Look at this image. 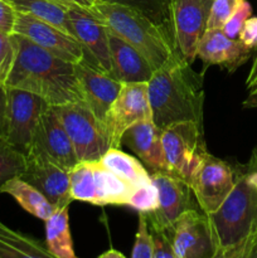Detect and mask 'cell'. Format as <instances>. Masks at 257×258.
<instances>
[{"mask_svg": "<svg viewBox=\"0 0 257 258\" xmlns=\"http://www.w3.org/2000/svg\"><path fill=\"white\" fill-rule=\"evenodd\" d=\"M14 62L5 86L34 93L49 106L83 102L75 64L12 33Z\"/></svg>", "mask_w": 257, "mask_h": 258, "instance_id": "obj_1", "label": "cell"}, {"mask_svg": "<svg viewBox=\"0 0 257 258\" xmlns=\"http://www.w3.org/2000/svg\"><path fill=\"white\" fill-rule=\"evenodd\" d=\"M203 75L180 54L154 71L148 82L151 121L164 130L169 125L191 121L203 126Z\"/></svg>", "mask_w": 257, "mask_h": 258, "instance_id": "obj_2", "label": "cell"}, {"mask_svg": "<svg viewBox=\"0 0 257 258\" xmlns=\"http://www.w3.org/2000/svg\"><path fill=\"white\" fill-rule=\"evenodd\" d=\"M91 9L110 32L140 52L154 71L179 54L171 30L155 24L143 13L100 0H95Z\"/></svg>", "mask_w": 257, "mask_h": 258, "instance_id": "obj_3", "label": "cell"}, {"mask_svg": "<svg viewBox=\"0 0 257 258\" xmlns=\"http://www.w3.org/2000/svg\"><path fill=\"white\" fill-rule=\"evenodd\" d=\"M206 216L216 248L236 246L257 233V186L239 165L231 193L217 211Z\"/></svg>", "mask_w": 257, "mask_h": 258, "instance_id": "obj_4", "label": "cell"}, {"mask_svg": "<svg viewBox=\"0 0 257 258\" xmlns=\"http://www.w3.org/2000/svg\"><path fill=\"white\" fill-rule=\"evenodd\" d=\"M78 161H98L110 149L103 125L83 102L55 106Z\"/></svg>", "mask_w": 257, "mask_h": 258, "instance_id": "obj_5", "label": "cell"}, {"mask_svg": "<svg viewBox=\"0 0 257 258\" xmlns=\"http://www.w3.org/2000/svg\"><path fill=\"white\" fill-rule=\"evenodd\" d=\"M164 154L169 173L189 181L208 150L203 136V126L191 121L169 125L161 130Z\"/></svg>", "mask_w": 257, "mask_h": 258, "instance_id": "obj_6", "label": "cell"}, {"mask_svg": "<svg viewBox=\"0 0 257 258\" xmlns=\"http://www.w3.org/2000/svg\"><path fill=\"white\" fill-rule=\"evenodd\" d=\"M145 120H151L148 82L122 83L102 123L110 149L122 148V136L127 128Z\"/></svg>", "mask_w": 257, "mask_h": 258, "instance_id": "obj_7", "label": "cell"}, {"mask_svg": "<svg viewBox=\"0 0 257 258\" xmlns=\"http://www.w3.org/2000/svg\"><path fill=\"white\" fill-rule=\"evenodd\" d=\"M236 181V168L207 153L189 178L193 196L204 214L213 213L228 197Z\"/></svg>", "mask_w": 257, "mask_h": 258, "instance_id": "obj_8", "label": "cell"}, {"mask_svg": "<svg viewBox=\"0 0 257 258\" xmlns=\"http://www.w3.org/2000/svg\"><path fill=\"white\" fill-rule=\"evenodd\" d=\"M7 134L8 143L27 155L33 143L40 115L48 105L34 93L7 87Z\"/></svg>", "mask_w": 257, "mask_h": 258, "instance_id": "obj_9", "label": "cell"}, {"mask_svg": "<svg viewBox=\"0 0 257 258\" xmlns=\"http://www.w3.org/2000/svg\"><path fill=\"white\" fill-rule=\"evenodd\" d=\"M150 176L158 190L159 204L155 211L144 214L150 228L170 233L181 214L196 209L191 199L193 191L188 181L169 171H154Z\"/></svg>", "mask_w": 257, "mask_h": 258, "instance_id": "obj_10", "label": "cell"}, {"mask_svg": "<svg viewBox=\"0 0 257 258\" xmlns=\"http://www.w3.org/2000/svg\"><path fill=\"white\" fill-rule=\"evenodd\" d=\"M212 0H173L171 33L174 43L185 62L196 60L199 42L207 30Z\"/></svg>", "mask_w": 257, "mask_h": 258, "instance_id": "obj_11", "label": "cell"}, {"mask_svg": "<svg viewBox=\"0 0 257 258\" xmlns=\"http://www.w3.org/2000/svg\"><path fill=\"white\" fill-rule=\"evenodd\" d=\"M73 35L83 49V62L110 75L111 59L108 49V29L91 8H68Z\"/></svg>", "mask_w": 257, "mask_h": 258, "instance_id": "obj_12", "label": "cell"}, {"mask_svg": "<svg viewBox=\"0 0 257 258\" xmlns=\"http://www.w3.org/2000/svg\"><path fill=\"white\" fill-rule=\"evenodd\" d=\"M40 191L55 208L68 207L71 196L68 170L39 151L25 155V169L19 176Z\"/></svg>", "mask_w": 257, "mask_h": 258, "instance_id": "obj_13", "label": "cell"}, {"mask_svg": "<svg viewBox=\"0 0 257 258\" xmlns=\"http://www.w3.org/2000/svg\"><path fill=\"white\" fill-rule=\"evenodd\" d=\"M13 33L23 35L55 57L73 64L83 59V49L75 37L29 14L17 12Z\"/></svg>", "mask_w": 257, "mask_h": 258, "instance_id": "obj_14", "label": "cell"}, {"mask_svg": "<svg viewBox=\"0 0 257 258\" xmlns=\"http://www.w3.org/2000/svg\"><path fill=\"white\" fill-rule=\"evenodd\" d=\"M169 236L178 258H211L216 251L208 218L197 208L181 214Z\"/></svg>", "mask_w": 257, "mask_h": 258, "instance_id": "obj_15", "label": "cell"}, {"mask_svg": "<svg viewBox=\"0 0 257 258\" xmlns=\"http://www.w3.org/2000/svg\"><path fill=\"white\" fill-rule=\"evenodd\" d=\"M30 151L45 154L68 171L78 163L70 136L53 106H47L40 115Z\"/></svg>", "mask_w": 257, "mask_h": 258, "instance_id": "obj_16", "label": "cell"}, {"mask_svg": "<svg viewBox=\"0 0 257 258\" xmlns=\"http://www.w3.org/2000/svg\"><path fill=\"white\" fill-rule=\"evenodd\" d=\"M75 72L83 103L103 123L122 83L83 60L75 63Z\"/></svg>", "mask_w": 257, "mask_h": 258, "instance_id": "obj_17", "label": "cell"}, {"mask_svg": "<svg viewBox=\"0 0 257 258\" xmlns=\"http://www.w3.org/2000/svg\"><path fill=\"white\" fill-rule=\"evenodd\" d=\"M253 50L238 39L228 38L221 29H209L199 42L197 57L203 62L204 71L211 66H219L228 72H234L253 54Z\"/></svg>", "mask_w": 257, "mask_h": 258, "instance_id": "obj_18", "label": "cell"}, {"mask_svg": "<svg viewBox=\"0 0 257 258\" xmlns=\"http://www.w3.org/2000/svg\"><path fill=\"white\" fill-rule=\"evenodd\" d=\"M110 76L121 83L149 82L154 70L140 52L108 30Z\"/></svg>", "mask_w": 257, "mask_h": 258, "instance_id": "obj_19", "label": "cell"}, {"mask_svg": "<svg viewBox=\"0 0 257 258\" xmlns=\"http://www.w3.org/2000/svg\"><path fill=\"white\" fill-rule=\"evenodd\" d=\"M122 145L127 146L154 171H168L161 130L151 120L140 121L127 128L122 136Z\"/></svg>", "mask_w": 257, "mask_h": 258, "instance_id": "obj_20", "label": "cell"}, {"mask_svg": "<svg viewBox=\"0 0 257 258\" xmlns=\"http://www.w3.org/2000/svg\"><path fill=\"white\" fill-rule=\"evenodd\" d=\"M96 206H127L135 186L121 179L98 161H93Z\"/></svg>", "mask_w": 257, "mask_h": 258, "instance_id": "obj_21", "label": "cell"}, {"mask_svg": "<svg viewBox=\"0 0 257 258\" xmlns=\"http://www.w3.org/2000/svg\"><path fill=\"white\" fill-rule=\"evenodd\" d=\"M0 258H57L43 242L0 221Z\"/></svg>", "mask_w": 257, "mask_h": 258, "instance_id": "obj_22", "label": "cell"}, {"mask_svg": "<svg viewBox=\"0 0 257 258\" xmlns=\"http://www.w3.org/2000/svg\"><path fill=\"white\" fill-rule=\"evenodd\" d=\"M68 209L70 206L57 208L45 221V246L57 258H80L73 247Z\"/></svg>", "mask_w": 257, "mask_h": 258, "instance_id": "obj_23", "label": "cell"}, {"mask_svg": "<svg viewBox=\"0 0 257 258\" xmlns=\"http://www.w3.org/2000/svg\"><path fill=\"white\" fill-rule=\"evenodd\" d=\"M2 193L13 197L25 212L44 222L57 209L38 189L28 184L19 176L7 181L3 186Z\"/></svg>", "mask_w": 257, "mask_h": 258, "instance_id": "obj_24", "label": "cell"}, {"mask_svg": "<svg viewBox=\"0 0 257 258\" xmlns=\"http://www.w3.org/2000/svg\"><path fill=\"white\" fill-rule=\"evenodd\" d=\"M8 2L12 4L15 12L38 18L75 37L68 17V7L66 5L53 0H8Z\"/></svg>", "mask_w": 257, "mask_h": 258, "instance_id": "obj_25", "label": "cell"}, {"mask_svg": "<svg viewBox=\"0 0 257 258\" xmlns=\"http://www.w3.org/2000/svg\"><path fill=\"white\" fill-rule=\"evenodd\" d=\"M100 163L135 188L151 181V176L145 166L121 149H108L100 159Z\"/></svg>", "mask_w": 257, "mask_h": 258, "instance_id": "obj_26", "label": "cell"}, {"mask_svg": "<svg viewBox=\"0 0 257 258\" xmlns=\"http://www.w3.org/2000/svg\"><path fill=\"white\" fill-rule=\"evenodd\" d=\"M131 8L153 20L155 24L171 30V2L173 0H100Z\"/></svg>", "mask_w": 257, "mask_h": 258, "instance_id": "obj_27", "label": "cell"}, {"mask_svg": "<svg viewBox=\"0 0 257 258\" xmlns=\"http://www.w3.org/2000/svg\"><path fill=\"white\" fill-rule=\"evenodd\" d=\"M25 169V156L13 148L7 139H0V194L7 181L22 175Z\"/></svg>", "mask_w": 257, "mask_h": 258, "instance_id": "obj_28", "label": "cell"}, {"mask_svg": "<svg viewBox=\"0 0 257 258\" xmlns=\"http://www.w3.org/2000/svg\"><path fill=\"white\" fill-rule=\"evenodd\" d=\"M159 199L158 190L154 185L153 180L149 183L143 184L140 186H136L128 201L127 207L135 209L139 213H151L158 208Z\"/></svg>", "mask_w": 257, "mask_h": 258, "instance_id": "obj_29", "label": "cell"}, {"mask_svg": "<svg viewBox=\"0 0 257 258\" xmlns=\"http://www.w3.org/2000/svg\"><path fill=\"white\" fill-rule=\"evenodd\" d=\"M131 258H154L153 234L149 227L148 218L144 213H139L138 231H136Z\"/></svg>", "mask_w": 257, "mask_h": 258, "instance_id": "obj_30", "label": "cell"}, {"mask_svg": "<svg viewBox=\"0 0 257 258\" xmlns=\"http://www.w3.org/2000/svg\"><path fill=\"white\" fill-rule=\"evenodd\" d=\"M241 2L242 0H212L207 30L222 29L224 23L228 20Z\"/></svg>", "mask_w": 257, "mask_h": 258, "instance_id": "obj_31", "label": "cell"}, {"mask_svg": "<svg viewBox=\"0 0 257 258\" xmlns=\"http://www.w3.org/2000/svg\"><path fill=\"white\" fill-rule=\"evenodd\" d=\"M249 17H252V7L247 0H242L236 8L231 17L228 18L224 25L222 27V32L232 39H237L238 38L239 32H241L242 27L246 23V20Z\"/></svg>", "mask_w": 257, "mask_h": 258, "instance_id": "obj_32", "label": "cell"}, {"mask_svg": "<svg viewBox=\"0 0 257 258\" xmlns=\"http://www.w3.org/2000/svg\"><path fill=\"white\" fill-rule=\"evenodd\" d=\"M15 48L12 34L0 30V83L5 85L14 62Z\"/></svg>", "mask_w": 257, "mask_h": 258, "instance_id": "obj_33", "label": "cell"}, {"mask_svg": "<svg viewBox=\"0 0 257 258\" xmlns=\"http://www.w3.org/2000/svg\"><path fill=\"white\" fill-rule=\"evenodd\" d=\"M154 239V258H178L168 232L150 228Z\"/></svg>", "mask_w": 257, "mask_h": 258, "instance_id": "obj_34", "label": "cell"}, {"mask_svg": "<svg viewBox=\"0 0 257 258\" xmlns=\"http://www.w3.org/2000/svg\"><path fill=\"white\" fill-rule=\"evenodd\" d=\"M257 233L247 238L246 241L241 242V243L236 244L232 247H219L216 248L214 253L212 254L211 258H244L248 253L249 248L253 244L254 239H256Z\"/></svg>", "mask_w": 257, "mask_h": 258, "instance_id": "obj_35", "label": "cell"}, {"mask_svg": "<svg viewBox=\"0 0 257 258\" xmlns=\"http://www.w3.org/2000/svg\"><path fill=\"white\" fill-rule=\"evenodd\" d=\"M237 39L253 52L257 49V17H249L246 20Z\"/></svg>", "mask_w": 257, "mask_h": 258, "instance_id": "obj_36", "label": "cell"}, {"mask_svg": "<svg viewBox=\"0 0 257 258\" xmlns=\"http://www.w3.org/2000/svg\"><path fill=\"white\" fill-rule=\"evenodd\" d=\"M17 12L8 0H0V30L12 34Z\"/></svg>", "mask_w": 257, "mask_h": 258, "instance_id": "obj_37", "label": "cell"}, {"mask_svg": "<svg viewBox=\"0 0 257 258\" xmlns=\"http://www.w3.org/2000/svg\"><path fill=\"white\" fill-rule=\"evenodd\" d=\"M7 86L0 83V139H4L7 134Z\"/></svg>", "mask_w": 257, "mask_h": 258, "instance_id": "obj_38", "label": "cell"}, {"mask_svg": "<svg viewBox=\"0 0 257 258\" xmlns=\"http://www.w3.org/2000/svg\"><path fill=\"white\" fill-rule=\"evenodd\" d=\"M239 168H241L242 171L248 176L249 180L257 186V159L249 156V160L247 161L246 164L239 165Z\"/></svg>", "mask_w": 257, "mask_h": 258, "instance_id": "obj_39", "label": "cell"}, {"mask_svg": "<svg viewBox=\"0 0 257 258\" xmlns=\"http://www.w3.org/2000/svg\"><path fill=\"white\" fill-rule=\"evenodd\" d=\"M55 3H59V4L66 5V7H75V5H80V7L85 8H91L93 5L95 0H53Z\"/></svg>", "mask_w": 257, "mask_h": 258, "instance_id": "obj_40", "label": "cell"}, {"mask_svg": "<svg viewBox=\"0 0 257 258\" xmlns=\"http://www.w3.org/2000/svg\"><path fill=\"white\" fill-rule=\"evenodd\" d=\"M257 78V49L254 50L253 53V60H252V66L249 68V72L247 75V80H246V87H248L252 82Z\"/></svg>", "mask_w": 257, "mask_h": 258, "instance_id": "obj_41", "label": "cell"}, {"mask_svg": "<svg viewBox=\"0 0 257 258\" xmlns=\"http://www.w3.org/2000/svg\"><path fill=\"white\" fill-rule=\"evenodd\" d=\"M244 108H257V90L251 91L242 103Z\"/></svg>", "mask_w": 257, "mask_h": 258, "instance_id": "obj_42", "label": "cell"}, {"mask_svg": "<svg viewBox=\"0 0 257 258\" xmlns=\"http://www.w3.org/2000/svg\"><path fill=\"white\" fill-rule=\"evenodd\" d=\"M98 258H126V257L125 254L118 252L117 249H108V251L103 252L102 254H100Z\"/></svg>", "mask_w": 257, "mask_h": 258, "instance_id": "obj_43", "label": "cell"}, {"mask_svg": "<svg viewBox=\"0 0 257 258\" xmlns=\"http://www.w3.org/2000/svg\"><path fill=\"white\" fill-rule=\"evenodd\" d=\"M246 88H247V91H248V92H251V91H253V90H257V78L253 81V82L251 83V85L248 86V87H246Z\"/></svg>", "mask_w": 257, "mask_h": 258, "instance_id": "obj_44", "label": "cell"}, {"mask_svg": "<svg viewBox=\"0 0 257 258\" xmlns=\"http://www.w3.org/2000/svg\"><path fill=\"white\" fill-rule=\"evenodd\" d=\"M251 158H254V159H257V144H256V146H254V148H253V150H252Z\"/></svg>", "mask_w": 257, "mask_h": 258, "instance_id": "obj_45", "label": "cell"}]
</instances>
